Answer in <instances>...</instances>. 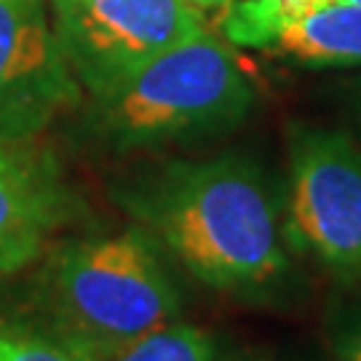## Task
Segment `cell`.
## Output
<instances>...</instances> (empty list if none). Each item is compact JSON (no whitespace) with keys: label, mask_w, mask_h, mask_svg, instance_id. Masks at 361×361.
<instances>
[{"label":"cell","mask_w":361,"mask_h":361,"mask_svg":"<svg viewBox=\"0 0 361 361\" xmlns=\"http://www.w3.org/2000/svg\"><path fill=\"white\" fill-rule=\"evenodd\" d=\"M268 49L313 70H356L361 67V6H322L281 27Z\"/></svg>","instance_id":"obj_8"},{"label":"cell","mask_w":361,"mask_h":361,"mask_svg":"<svg viewBox=\"0 0 361 361\" xmlns=\"http://www.w3.org/2000/svg\"><path fill=\"white\" fill-rule=\"evenodd\" d=\"M350 110H353V118H356V126H359V134H361V78L353 83V99H350Z\"/></svg>","instance_id":"obj_14"},{"label":"cell","mask_w":361,"mask_h":361,"mask_svg":"<svg viewBox=\"0 0 361 361\" xmlns=\"http://www.w3.org/2000/svg\"><path fill=\"white\" fill-rule=\"evenodd\" d=\"M121 207L198 284L255 295L286 271L279 207L244 155L177 158L118 190Z\"/></svg>","instance_id":"obj_1"},{"label":"cell","mask_w":361,"mask_h":361,"mask_svg":"<svg viewBox=\"0 0 361 361\" xmlns=\"http://www.w3.org/2000/svg\"><path fill=\"white\" fill-rule=\"evenodd\" d=\"M335 0H238L225 11V35L233 43L268 49L276 32Z\"/></svg>","instance_id":"obj_10"},{"label":"cell","mask_w":361,"mask_h":361,"mask_svg":"<svg viewBox=\"0 0 361 361\" xmlns=\"http://www.w3.org/2000/svg\"><path fill=\"white\" fill-rule=\"evenodd\" d=\"M80 102L49 0H0V140L32 142Z\"/></svg>","instance_id":"obj_6"},{"label":"cell","mask_w":361,"mask_h":361,"mask_svg":"<svg viewBox=\"0 0 361 361\" xmlns=\"http://www.w3.org/2000/svg\"><path fill=\"white\" fill-rule=\"evenodd\" d=\"M289 212L297 241L326 271L361 279V142L305 126L289 147Z\"/></svg>","instance_id":"obj_5"},{"label":"cell","mask_w":361,"mask_h":361,"mask_svg":"<svg viewBox=\"0 0 361 361\" xmlns=\"http://www.w3.org/2000/svg\"><path fill=\"white\" fill-rule=\"evenodd\" d=\"M80 201L59 158L32 142L0 140V281L32 271L75 222Z\"/></svg>","instance_id":"obj_7"},{"label":"cell","mask_w":361,"mask_h":361,"mask_svg":"<svg viewBox=\"0 0 361 361\" xmlns=\"http://www.w3.org/2000/svg\"><path fill=\"white\" fill-rule=\"evenodd\" d=\"M35 324L70 345H104L180 319L182 297L142 228L59 238L30 281Z\"/></svg>","instance_id":"obj_2"},{"label":"cell","mask_w":361,"mask_h":361,"mask_svg":"<svg viewBox=\"0 0 361 361\" xmlns=\"http://www.w3.org/2000/svg\"><path fill=\"white\" fill-rule=\"evenodd\" d=\"M255 102L257 89L238 56L204 30L91 94L86 129L113 153L158 150L219 137L246 121Z\"/></svg>","instance_id":"obj_3"},{"label":"cell","mask_w":361,"mask_h":361,"mask_svg":"<svg viewBox=\"0 0 361 361\" xmlns=\"http://www.w3.org/2000/svg\"><path fill=\"white\" fill-rule=\"evenodd\" d=\"M335 3H348V6H361V0H335Z\"/></svg>","instance_id":"obj_15"},{"label":"cell","mask_w":361,"mask_h":361,"mask_svg":"<svg viewBox=\"0 0 361 361\" xmlns=\"http://www.w3.org/2000/svg\"><path fill=\"white\" fill-rule=\"evenodd\" d=\"M73 348L86 361H228V353L209 329L180 319L129 340Z\"/></svg>","instance_id":"obj_9"},{"label":"cell","mask_w":361,"mask_h":361,"mask_svg":"<svg viewBox=\"0 0 361 361\" xmlns=\"http://www.w3.org/2000/svg\"><path fill=\"white\" fill-rule=\"evenodd\" d=\"M190 3L201 11H228L233 0H190Z\"/></svg>","instance_id":"obj_13"},{"label":"cell","mask_w":361,"mask_h":361,"mask_svg":"<svg viewBox=\"0 0 361 361\" xmlns=\"http://www.w3.org/2000/svg\"><path fill=\"white\" fill-rule=\"evenodd\" d=\"M0 361H86L67 340L27 316H0Z\"/></svg>","instance_id":"obj_11"},{"label":"cell","mask_w":361,"mask_h":361,"mask_svg":"<svg viewBox=\"0 0 361 361\" xmlns=\"http://www.w3.org/2000/svg\"><path fill=\"white\" fill-rule=\"evenodd\" d=\"M335 361H361V297L337 316L332 329Z\"/></svg>","instance_id":"obj_12"},{"label":"cell","mask_w":361,"mask_h":361,"mask_svg":"<svg viewBox=\"0 0 361 361\" xmlns=\"http://www.w3.org/2000/svg\"><path fill=\"white\" fill-rule=\"evenodd\" d=\"M59 46L83 97L207 30L190 0H49Z\"/></svg>","instance_id":"obj_4"}]
</instances>
